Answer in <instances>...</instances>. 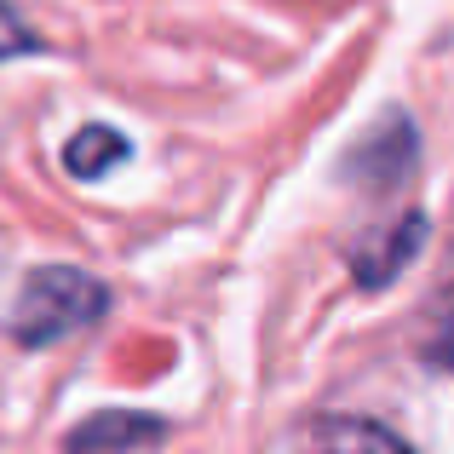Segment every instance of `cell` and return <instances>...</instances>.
Returning <instances> with one entry per match:
<instances>
[{
  "label": "cell",
  "mask_w": 454,
  "mask_h": 454,
  "mask_svg": "<svg viewBox=\"0 0 454 454\" xmlns=\"http://www.w3.org/2000/svg\"><path fill=\"white\" fill-rule=\"evenodd\" d=\"M414 155H420V145H414V127H409V115H386V127L380 133H368L363 145H356L351 155V167L345 173H356V167H368V178H403L414 167Z\"/></svg>",
  "instance_id": "4"
},
{
  "label": "cell",
  "mask_w": 454,
  "mask_h": 454,
  "mask_svg": "<svg viewBox=\"0 0 454 454\" xmlns=\"http://www.w3.org/2000/svg\"><path fill=\"white\" fill-rule=\"evenodd\" d=\"M420 242H426V213H403L391 231L368 236V242L351 254V277H356V288H391V282L409 270V259L420 254Z\"/></svg>",
  "instance_id": "2"
},
{
  "label": "cell",
  "mask_w": 454,
  "mask_h": 454,
  "mask_svg": "<svg viewBox=\"0 0 454 454\" xmlns=\"http://www.w3.org/2000/svg\"><path fill=\"white\" fill-rule=\"evenodd\" d=\"M104 310H110V288L98 277H87L75 265H46V270H29L6 328L18 345H52V340L92 328Z\"/></svg>",
  "instance_id": "1"
},
{
  "label": "cell",
  "mask_w": 454,
  "mask_h": 454,
  "mask_svg": "<svg viewBox=\"0 0 454 454\" xmlns=\"http://www.w3.org/2000/svg\"><path fill=\"white\" fill-rule=\"evenodd\" d=\"M322 454H414L397 432H386L380 420H351V414H333L317 426Z\"/></svg>",
  "instance_id": "6"
},
{
  "label": "cell",
  "mask_w": 454,
  "mask_h": 454,
  "mask_svg": "<svg viewBox=\"0 0 454 454\" xmlns=\"http://www.w3.org/2000/svg\"><path fill=\"white\" fill-rule=\"evenodd\" d=\"M127 155H133V145H127L115 127H81L64 145V173L69 178H110Z\"/></svg>",
  "instance_id": "5"
},
{
  "label": "cell",
  "mask_w": 454,
  "mask_h": 454,
  "mask_svg": "<svg viewBox=\"0 0 454 454\" xmlns=\"http://www.w3.org/2000/svg\"><path fill=\"white\" fill-rule=\"evenodd\" d=\"M35 52H41V35L0 0V64H6V58H35Z\"/></svg>",
  "instance_id": "8"
},
{
  "label": "cell",
  "mask_w": 454,
  "mask_h": 454,
  "mask_svg": "<svg viewBox=\"0 0 454 454\" xmlns=\"http://www.w3.org/2000/svg\"><path fill=\"white\" fill-rule=\"evenodd\" d=\"M167 437V420L155 414H92L69 432V454H121V449H145V443H161Z\"/></svg>",
  "instance_id": "3"
},
{
  "label": "cell",
  "mask_w": 454,
  "mask_h": 454,
  "mask_svg": "<svg viewBox=\"0 0 454 454\" xmlns=\"http://www.w3.org/2000/svg\"><path fill=\"white\" fill-rule=\"evenodd\" d=\"M426 363H432V368H454V259H449L443 294H437V305H432V340H426Z\"/></svg>",
  "instance_id": "7"
}]
</instances>
